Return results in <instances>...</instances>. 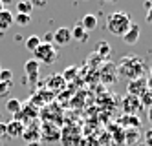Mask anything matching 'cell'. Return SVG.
<instances>
[{"mask_svg": "<svg viewBox=\"0 0 152 146\" xmlns=\"http://www.w3.org/2000/svg\"><path fill=\"white\" fill-rule=\"evenodd\" d=\"M137 139H139V131H137V130H128V131H126V142H128L130 146L136 144Z\"/></svg>", "mask_w": 152, "mask_h": 146, "instance_id": "ffe728a7", "label": "cell"}, {"mask_svg": "<svg viewBox=\"0 0 152 146\" xmlns=\"http://www.w3.org/2000/svg\"><path fill=\"white\" fill-rule=\"evenodd\" d=\"M42 42H46V44H53V31H48L46 35H44V40Z\"/></svg>", "mask_w": 152, "mask_h": 146, "instance_id": "d4e9b609", "label": "cell"}, {"mask_svg": "<svg viewBox=\"0 0 152 146\" xmlns=\"http://www.w3.org/2000/svg\"><path fill=\"white\" fill-rule=\"evenodd\" d=\"M26 124H22V122H18V121H11V122H6V135L7 137H11V139H17L22 135V131H24Z\"/></svg>", "mask_w": 152, "mask_h": 146, "instance_id": "9c48e42d", "label": "cell"}, {"mask_svg": "<svg viewBox=\"0 0 152 146\" xmlns=\"http://www.w3.org/2000/svg\"><path fill=\"white\" fill-rule=\"evenodd\" d=\"M97 22H99V20H97V15H94V13H86V15L81 18L79 24H81V28H83L86 33H90V31H94V29L97 28Z\"/></svg>", "mask_w": 152, "mask_h": 146, "instance_id": "30bf717a", "label": "cell"}, {"mask_svg": "<svg viewBox=\"0 0 152 146\" xmlns=\"http://www.w3.org/2000/svg\"><path fill=\"white\" fill-rule=\"evenodd\" d=\"M70 31H72V40H79V42H86V40H88V35H90V33H86V31L81 28V24H75Z\"/></svg>", "mask_w": 152, "mask_h": 146, "instance_id": "4fadbf2b", "label": "cell"}, {"mask_svg": "<svg viewBox=\"0 0 152 146\" xmlns=\"http://www.w3.org/2000/svg\"><path fill=\"white\" fill-rule=\"evenodd\" d=\"M130 24H132V18L125 11H114L106 17V31L115 37H123L128 31Z\"/></svg>", "mask_w": 152, "mask_h": 146, "instance_id": "7a4b0ae2", "label": "cell"}, {"mask_svg": "<svg viewBox=\"0 0 152 146\" xmlns=\"http://www.w3.org/2000/svg\"><path fill=\"white\" fill-rule=\"evenodd\" d=\"M123 108L128 115H136L137 111L143 108V104H141V100L137 97H132V95H126L125 100H123Z\"/></svg>", "mask_w": 152, "mask_h": 146, "instance_id": "5b68a950", "label": "cell"}, {"mask_svg": "<svg viewBox=\"0 0 152 146\" xmlns=\"http://www.w3.org/2000/svg\"><path fill=\"white\" fill-rule=\"evenodd\" d=\"M148 121L152 122V106H150V110H148Z\"/></svg>", "mask_w": 152, "mask_h": 146, "instance_id": "f1b7e54d", "label": "cell"}, {"mask_svg": "<svg viewBox=\"0 0 152 146\" xmlns=\"http://www.w3.org/2000/svg\"><path fill=\"white\" fill-rule=\"evenodd\" d=\"M15 9H17V13L31 15V11H33V2H31V0H18L15 4Z\"/></svg>", "mask_w": 152, "mask_h": 146, "instance_id": "5bb4252c", "label": "cell"}, {"mask_svg": "<svg viewBox=\"0 0 152 146\" xmlns=\"http://www.w3.org/2000/svg\"><path fill=\"white\" fill-rule=\"evenodd\" d=\"M72 42V31L70 28H59L53 33V44H59V46H68Z\"/></svg>", "mask_w": 152, "mask_h": 146, "instance_id": "52a82bcc", "label": "cell"}, {"mask_svg": "<svg viewBox=\"0 0 152 146\" xmlns=\"http://www.w3.org/2000/svg\"><path fill=\"white\" fill-rule=\"evenodd\" d=\"M2 9H4V6H2V2H0V11H2Z\"/></svg>", "mask_w": 152, "mask_h": 146, "instance_id": "d6a6232c", "label": "cell"}, {"mask_svg": "<svg viewBox=\"0 0 152 146\" xmlns=\"http://www.w3.org/2000/svg\"><path fill=\"white\" fill-rule=\"evenodd\" d=\"M104 2H106V4H115L117 0H104Z\"/></svg>", "mask_w": 152, "mask_h": 146, "instance_id": "4dcf8cb0", "label": "cell"}, {"mask_svg": "<svg viewBox=\"0 0 152 146\" xmlns=\"http://www.w3.org/2000/svg\"><path fill=\"white\" fill-rule=\"evenodd\" d=\"M31 22V15H22V13H17L13 15V24H18V26H28Z\"/></svg>", "mask_w": 152, "mask_h": 146, "instance_id": "e0dca14e", "label": "cell"}, {"mask_svg": "<svg viewBox=\"0 0 152 146\" xmlns=\"http://www.w3.org/2000/svg\"><path fill=\"white\" fill-rule=\"evenodd\" d=\"M97 53H99V59L101 57H108L110 55V46H108V42H99V46H97Z\"/></svg>", "mask_w": 152, "mask_h": 146, "instance_id": "d6986e66", "label": "cell"}, {"mask_svg": "<svg viewBox=\"0 0 152 146\" xmlns=\"http://www.w3.org/2000/svg\"><path fill=\"white\" fill-rule=\"evenodd\" d=\"M134 146H145V144H143V142H137V144H134Z\"/></svg>", "mask_w": 152, "mask_h": 146, "instance_id": "1f68e13d", "label": "cell"}, {"mask_svg": "<svg viewBox=\"0 0 152 146\" xmlns=\"http://www.w3.org/2000/svg\"><path fill=\"white\" fill-rule=\"evenodd\" d=\"M6 137V122H0V141H4Z\"/></svg>", "mask_w": 152, "mask_h": 146, "instance_id": "484cf974", "label": "cell"}, {"mask_svg": "<svg viewBox=\"0 0 152 146\" xmlns=\"http://www.w3.org/2000/svg\"><path fill=\"white\" fill-rule=\"evenodd\" d=\"M0 146H2V141H0Z\"/></svg>", "mask_w": 152, "mask_h": 146, "instance_id": "e575fe53", "label": "cell"}, {"mask_svg": "<svg viewBox=\"0 0 152 146\" xmlns=\"http://www.w3.org/2000/svg\"><path fill=\"white\" fill-rule=\"evenodd\" d=\"M20 108H22V102H20L18 99H7L6 100V110L9 111V113L17 115L18 111H20Z\"/></svg>", "mask_w": 152, "mask_h": 146, "instance_id": "9a60e30c", "label": "cell"}, {"mask_svg": "<svg viewBox=\"0 0 152 146\" xmlns=\"http://www.w3.org/2000/svg\"><path fill=\"white\" fill-rule=\"evenodd\" d=\"M20 137H22L26 142H39V139H40V130L35 124L33 126H26Z\"/></svg>", "mask_w": 152, "mask_h": 146, "instance_id": "8fae6325", "label": "cell"}, {"mask_svg": "<svg viewBox=\"0 0 152 146\" xmlns=\"http://www.w3.org/2000/svg\"><path fill=\"white\" fill-rule=\"evenodd\" d=\"M42 42V38L40 37H37V35H31L29 38H26V49H29L31 53H33L37 48H39V44Z\"/></svg>", "mask_w": 152, "mask_h": 146, "instance_id": "2e32d148", "label": "cell"}, {"mask_svg": "<svg viewBox=\"0 0 152 146\" xmlns=\"http://www.w3.org/2000/svg\"><path fill=\"white\" fill-rule=\"evenodd\" d=\"M28 146H40V142H28Z\"/></svg>", "mask_w": 152, "mask_h": 146, "instance_id": "f546056e", "label": "cell"}, {"mask_svg": "<svg viewBox=\"0 0 152 146\" xmlns=\"http://www.w3.org/2000/svg\"><path fill=\"white\" fill-rule=\"evenodd\" d=\"M139 37H141V29H139L137 24H134V22H132V24H130V28H128V31L125 33L121 38H123L125 44H128V46H134V44H137Z\"/></svg>", "mask_w": 152, "mask_h": 146, "instance_id": "ba28073f", "label": "cell"}, {"mask_svg": "<svg viewBox=\"0 0 152 146\" xmlns=\"http://www.w3.org/2000/svg\"><path fill=\"white\" fill-rule=\"evenodd\" d=\"M143 70H145V62H143V59L136 57V55L123 57L121 62L117 64L119 75L125 77V78H128V81H134V78L143 77Z\"/></svg>", "mask_w": 152, "mask_h": 146, "instance_id": "6da1fadb", "label": "cell"}, {"mask_svg": "<svg viewBox=\"0 0 152 146\" xmlns=\"http://www.w3.org/2000/svg\"><path fill=\"white\" fill-rule=\"evenodd\" d=\"M33 59L39 62V64H46V66H51L55 64L57 59H59V51L55 49L53 44H46V42H40L39 48L33 51Z\"/></svg>", "mask_w": 152, "mask_h": 146, "instance_id": "3957f363", "label": "cell"}, {"mask_svg": "<svg viewBox=\"0 0 152 146\" xmlns=\"http://www.w3.org/2000/svg\"><path fill=\"white\" fill-rule=\"evenodd\" d=\"M75 71H77V68H66L62 71V81H70V78H73Z\"/></svg>", "mask_w": 152, "mask_h": 146, "instance_id": "7402d4cb", "label": "cell"}, {"mask_svg": "<svg viewBox=\"0 0 152 146\" xmlns=\"http://www.w3.org/2000/svg\"><path fill=\"white\" fill-rule=\"evenodd\" d=\"M139 100H141V104H145V106L150 108L152 106V92H150V89H147V92L139 97Z\"/></svg>", "mask_w": 152, "mask_h": 146, "instance_id": "44dd1931", "label": "cell"}, {"mask_svg": "<svg viewBox=\"0 0 152 146\" xmlns=\"http://www.w3.org/2000/svg\"><path fill=\"white\" fill-rule=\"evenodd\" d=\"M0 70H2V66H0Z\"/></svg>", "mask_w": 152, "mask_h": 146, "instance_id": "d590c367", "label": "cell"}, {"mask_svg": "<svg viewBox=\"0 0 152 146\" xmlns=\"http://www.w3.org/2000/svg\"><path fill=\"white\" fill-rule=\"evenodd\" d=\"M39 71H40V64H39L35 59L26 60V64H24V73H26V77H28L29 82H35V81H37Z\"/></svg>", "mask_w": 152, "mask_h": 146, "instance_id": "8992f818", "label": "cell"}, {"mask_svg": "<svg viewBox=\"0 0 152 146\" xmlns=\"http://www.w3.org/2000/svg\"><path fill=\"white\" fill-rule=\"evenodd\" d=\"M150 78H152V66H150Z\"/></svg>", "mask_w": 152, "mask_h": 146, "instance_id": "836d02e7", "label": "cell"}, {"mask_svg": "<svg viewBox=\"0 0 152 146\" xmlns=\"http://www.w3.org/2000/svg\"><path fill=\"white\" fill-rule=\"evenodd\" d=\"M147 22H148V24H152V6L147 7Z\"/></svg>", "mask_w": 152, "mask_h": 146, "instance_id": "4316f807", "label": "cell"}, {"mask_svg": "<svg viewBox=\"0 0 152 146\" xmlns=\"http://www.w3.org/2000/svg\"><path fill=\"white\" fill-rule=\"evenodd\" d=\"M126 92H128V95H132V97H137V99H139L141 95L147 92V78L139 77V78H134V81H128Z\"/></svg>", "mask_w": 152, "mask_h": 146, "instance_id": "277c9868", "label": "cell"}, {"mask_svg": "<svg viewBox=\"0 0 152 146\" xmlns=\"http://www.w3.org/2000/svg\"><path fill=\"white\" fill-rule=\"evenodd\" d=\"M9 88H11V84H6V82H0V95H7V92H9Z\"/></svg>", "mask_w": 152, "mask_h": 146, "instance_id": "cb8c5ba5", "label": "cell"}, {"mask_svg": "<svg viewBox=\"0 0 152 146\" xmlns=\"http://www.w3.org/2000/svg\"><path fill=\"white\" fill-rule=\"evenodd\" d=\"M13 26V15L9 9H2L0 11V31H7Z\"/></svg>", "mask_w": 152, "mask_h": 146, "instance_id": "7c38bea8", "label": "cell"}, {"mask_svg": "<svg viewBox=\"0 0 152 146\" xmlns=\"http://www.w3.org/2000/svg\"><path fill=\"white\" fill-rule=\"evenodd\" d=\"M0 2H2V6H11L13 0H0Z\"/></svg>", "mask_w": 152, "mask_h": 146, "instance_id": "83f0119b", "label": "cell"}, {"mask_svg": "<svg viewBox=\"0 0 152 146\" xmlns=\"http://www.w3.org/2000/svg\"><path fill=\"white\" fill-rule=\"evenodd\" d=\"M145 146H152V128L148 131H145Z\"/></svg>", "mask_w": 152, "mask_h": 146, "instance_id": "603a6c76", "label": "cell"}, {"mask_svg": "<svg viewBox=\"0 0 152 146\" xmlns=\"http://www.w3.org/2000/svg\"><path fill=\"white\" fill-rule=\"evenodd\" d=\"M13 81V71L11 70H0V82H6V84H11Z\"/></svg>", "mask_w": 152, "mask_h": 146, "instance_id": "ac0fdd59", "label": "cell"}]
</instances>
